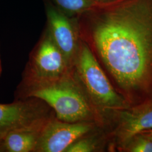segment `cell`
I'll list each match as a JSON object with an SVG mask.
<instances>
[{
    "mask_svg": "<svg viewBox=\"0 0 152 152\" xmlns=\"http://www.w3.org/2000/svg\"><path fill=\"white\" fill-rule=\"evenodd\" d=\"M100 58L121 87L138 90L152 76V5L131 0L104 12L92 32Z\"/></svg>",
    "mask_w": 152,
    "mask_h": 152,
    "instance_id": "1",
    "label": "cell"
},
{
    "mask_svg": "<svg viewBox=\"0 0 152 152\" xmlns=\"http://www.w3.org/2000/svg\"><path fill=\"white\" fill-rule=\"evenodd\" d=\"M28 97L42 100L62 121L81 122L92 117L91 107L73 71L59 80L29 87Z\"/></svg>",
    "mask_w": 152,
    "mask_h": 152,
    "instance_id": "2",
    "label": "cell"
},
{
    "mask_svg": "<svg viewBox=\"0 0 152 152\" xmlns=\"http://www.w3.org/2000/svg\"><path fill=\"white\" fill-rule=\"evenodd\" d=\"M74 68L76 76L99 107L114 109L123 105L124 100L114 90L95 56L85 44L80 46Z\"/></svg>",
    "mask_w": 152,
    "mask_h": 152,
    "instance_id": "3",
    "label": "cell"
},
{
    "mask_svg": "<svg viewBox=\"0 0 152 152\" xmlns=\"http://www.w3.org/2000/svg\"><path fill=\"white\" fill-rule=\"evenodd\" d=\"M73 70L48 30L33 57L28 78L29 87L59 80Z\"/></svg>",
    "mask_w": 152,
    "mask_h": 152,
    "instance_id": "4",
    "label": "cell"
},
{
    "mask_svg": "<svg viewBox=\"0 0 152 152\" xmlns=\"http://www.w3.org/2000/svg\"><path fill=\"white\" fill-rule=\"evenodd\" d=\"M32 98L0 104V141L11 131L34 125L51 115L42 100Z\"/></svg>",
    "mask_w": 152,
    "mask_h": 152,
    "instance_id": "5",
    "label": "cell"
},
{
    "mask_svg": "<svg viewBox=\"0 0 152 152\" xmlns=\"http://www.w3.org/2000/svg\"><path fill=\"white\" fill-rule=\"evenodd\" d=\"M91 125L85 122H67L53 115L44 126L35 152H65L71 144L91 130Z\"/></svg>",
    "mask_w": 152,
    "mask_h": 152,
    "instance_id": "6",
    "label": "cell"
},
{
    "mask_svg": "<svg viewBox=\"0 0 152 152\" xmlns=\"http://www.w3.org/2000/svg\"><path fill=\"white\" fill-rule=\"evenodd\" d=\"M48 31L72 68H74L79 51L78 32L70 19L54 6L47 5Z\"/></svg>",
    "mask_w": 152,
    "mask_h": 152,
    "instance_id": "7",
    "label": "cell"
},
{
    "mask_svg": "<svg viewBox=\"0 0 152 152\" xmlns=\"http://www.w3.org/2000/svg\"><path fill=\"white\" fill-rule=\"evenodd\" d=\"M51 116L34 125L9 132L0 141V152H35L44 126Z\"/></svg>",
    "mask_w": 152,
    "mask_h": 152,
    "instance_id": "8",
    "label": "cell"
},
{
    "mask_svg": "<svg viewBox=\"0 0 152 152\" xmlns=\"http://www.w3.org/2000/svg\"><path fill=\"white\" fill-rule=\"evenodd\" d=\"M151 129H152V103L122 113L120 132L121 137L125 141Z\"/></svg>",
    "mask_w": 152,
    "mask_h": 152,
    "instance_id": "9",
    "label": "cell"
},
{
    "mask_svg": "<svg viewBox=\"0 0 152 152\" xmlns=\"http://www.w3.org/2000/svg\"><path fill=\"white\" fill-rule=\"evenodd\" d=\"M60 10L71 14H79L94 9L99 2L95 0H53Z\"/></svg>",
    "mask_w": 152,
    "mask_h": 152,
    "instance_id": "10",
    "label": "cell"
},
{
    "mask_svg": "<svg viewBox=\"0 0 152 152\" xmlns=\"http://www.w3.org/2000/svg\"><path fill=\"white\" fill-rule=\"evenodd\" d=\"M95 149L92 141L86 139H79L68 147L65 152H90Z\"/></svg>",
    "mask_w": 152,
    "mask_h": 152,
    "instance_id": "11",
    "label": "cell"
},
{
    "mask_svg": "<svg viewBox=\"0 0 152 152\" xmlns=\"http://www.w3.org/2000/svg\"><path fill=\"white\" fill-rule=\"evenodd\" d=\"M131 152H152V140L149 138H137L130 146Z\"/></svg>",
    "mask_w": 152,
    "mask_h": 152,
    "instance_id": "12",
    "label": "cell"
},
{
    "mask_svg": "<svg viewBox=\"0 0 152 152\" xmlns=\"http://www.w3.org/2000/svg\"><path fill=\"white\" fill-rule=\"evenodd\" d=\"M2 61H1V54H0V76L2 75Z\"/></svg>",
    "mask_w": 152,
    "mask_h": 152,
    "instance_id": "13",
    "label": "cell"
},
{
    "mask_svg": "<svg viewBox=\"0 0 152 152\" xmlns=\"http://www.w3.org/2000/svg\"><path fill=\"white\" fill-rule=\"evenodd\" d=\"M148 138H149L150 139H151L152 140V135H151L150 136H149V137H148Z\"/></svg>",
    "mask_w": 152,
    "mask_h": 152,
    "instance_id": "14",
    "label": "cell"
},
{
    "mask_svg": "<svg viewBox=\"0 0 152 152\" xmlns=\"http://www.w3.org/2000/svg\"><path fill=\"white\" fill-rule=\"evenodd\" d=\"M95 1H98V2H99V0H95Z\"/></svg>",
    "mask_w": 152,
    "mask_h": 152,
    "instance_id": "15",
    "label": "cell"
}]
</instances>
